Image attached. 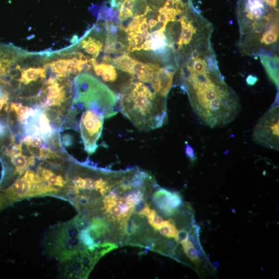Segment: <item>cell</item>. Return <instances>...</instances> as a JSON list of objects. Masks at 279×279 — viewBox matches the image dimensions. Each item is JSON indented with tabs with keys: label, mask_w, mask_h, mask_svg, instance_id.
Segmentation results:
<instances>
[{
	"label": "cell",
	"mask_w": 279,
	"mask_h": 279,
	"mask_svg": "<svg viewBox=\"0 0 279 279\" xmlns=\"http://www.w3.org/2000/svg\"><path fill=\"white\" fill-rule=\"evenodd\" d=\"M146 217L149 224L156 231H158L164 223V219L154 209L153 210L151 209L150 213Z\"/></svg>",
	"instance_id": "obj_21"
},
{
	"label": "cell",
	"mask_w": 279,
	"mask_h": 279,
	"mask_svg": "<svg viewBox=\"0 0 279 279\" xmlns=\"http://www.w3.org/2000/svg\"><path fill=\"white\" fill-rule=\"evenodd\" d=\"M200 228L198 226L194 225L188 235V239L192 243L199 255L200 259L206 258L205 253L201 245L199 239Z\"/></svg>",
	"instance_id": "obj_18"
},
{
	"label": "cell",
	"mask_w": 279,
	"mask_h": 279,
	"mask_svg": "<svg viewBox=\"0 0 279 279\" xmlns=\"http://www.w3.org/2000/svg\"><path fill=\"white\" fill-rule=\"evenodd\" d=\"M122 224L123 230L125 234L131 236L136 233L138 227L131 216L122 221Z\"/></svg>",
	"instance_id": "obj_23"
},
{
	"label": "cell",
	"mask_w": 279,
	"mask_h": 279,
	"mask_svg": "<svg viewBox=\"0 0 279 279\" xmlns=\"http://www.w3.org/2000/svg\"><path fill=\"white\" fill-rule=\"evenodd\" d=\"M5 92H3L2 89L0 88V99H1L4 96Z\"/></svg>",
	"instance_id": "obj_35"
},
{
	"label": "cell",
	"mask_w": 279,
	"mask_h": 279,
	"mask_svg": "<svg viewBox=\"0 0 279 279\" xmlns=\"http://www.w3.org/2000/svg\"><path fill=\"white\" fill-rule=\"evenodd\" d=\"M181 244L186 255L194 263L199 264L200 259L198 252H197L192 243L190 240H187L182 242Z\"/></svg>",
	"instance_id": "obj_19"
},
{
	"label": "cell",
	"mask_w": 279,
	"mask_h": 279,
	"mask_svg": "<svg viewBox=\"0 0 279 279\" xmlns=\"http://www.w3.org/2000/svg\"><path fill=\"white\" fill-rule=\"evenodd\" d=\"M119 111L139 131H153L167 121V99L146 84L133 81L119 97Z\"/></svg>",
	"instance_id": "obj_3"
},
{
	"label": "cell",
	"mask_w": 279,
	"mask_h": 279,
	"mask_svg": "<svg viewBox=\"0 0 279 279\" xmlns=\"http://www.w3.org/2000/svg\"><path fill=\"white\" fill-rule=\"evenodd\" d=\"M135 1L136 0H124L121 6L134 11Z\"/></svg>",
	"instance_id": "obj_29"
},
{
	"label": "cell",
	"mask_w": 279,
	"mask_h": 279,
	"mask_svg": "<svg viewBox=\"0 0 279 279\" xmlns=\"http://www.w3.org/2000/svg\"><path fill=\"white\" fill-rule=\"evenodd\" d=\"M141 36L145 40H147L149 39L150 37V33L148 32L147 30L143 31L141 34Z\"/></svg>",
	"instance_id": "obj_34"
},
{
	"label": "cell",
	"mask_w": 279,
	"mask_h": 279,
	"mask_svg": "<svg viewBox=\"0 0 279 279\" xmlns=\"http://www.w3.org/2000/svg\"><path fill=\"white\" fill-rule=\"evenodd\" d=\"M63 78L55 76L50 77L45 83L41 91L40 105L42 108L50 109L52 107H60L67 99V91Z\"/></svg>",
	"instance_id": "obj_5"
},
{
	"label": "cell",
	"mask_w": 279,
	"mask_h": 279,
	"mask_svg": "<svg viewBox=\"0 0 279 279\" xmlns=\"http://www.w3.org/2000/svg\"><path fill=\"white\" fill-rule=\"evenodd\" d=\"M279 97L261 119L253 133V139L260 144L279 149Z\"/></svg>",
	"instance_id": "obj_4"
},
{
	"label": "cell",
	"mask_w": 279,
	"mask_h": 279,
	"mask_svg": "<svg viewBox=\"0 0 279 279\" xmlns=\"http://www.w3.org/2000/svg\"><path fill=\"white\" fill-rule=\"evenodd\" d=\"M265 71L273 83L279 89V56H259Z\"/></svg>",
	"instance_id": "obj_12"
},
{
	"label": "cell",
	"mask_w": 279,
	"mask_h": 279,
	"mask_svg": "<svg viewBox=\"0 0 279 279\" xmlns=\"http://www.w3.org/2000/svg\"><path fill=\"white\" fill-rule=\"evenodd\" d=\"M213 265L214 266L215 269H217L218 267L219 266V264L218 262L217 261V262H214V263H213Z\"/></svg>",
	"instance_id": "obj_36"
},
{
	"label": "cell",
	"mask_w": 279,
	"mask_h": 279,
	"mask_svg": "<svg viewBox=\"0 0 279 279\" xmlns=\"http://www.w3.org/2000/svg\"><path fill=\"white\" fill-rule=\"evenodd\" d=\"M153 201L159 210L167 216L175 214L182 206L183 199L177 191L160 188L154 194Z\"/></svg>",
	"instance_id": "obj_7"
},
{
	"label": "cell",
	"mask_w": 279,
	"mask_h": 279,
	"mask_svg": "<svg viewBox=\"0 0 279 279\" xmlns=\"http://www.w3.org/2000/svg\"><path fill=\"white\" fill-rule=\"evenodd\" d=\"M101 77L104 82L114 83L118 78V74L113 66L106 63L105 71Z\"/></svg>",
	"instance_id": "obj_20"
},
{
	"label": "cell",
	"mask_w": 279,
	"mask_h": 279,
	"mask_svg": "<svg viewBox=\"0 0 279 279\" xmlns=\"http://www.w3.org/2000/svg\"><path fill=\"white\" fill-rule=\"evenodd\" d=\"M133 13L134 11L121 6L118 16L119 20L121 22L129 19L133 17Z\"/></svg>",
	"instance_id": "obj_25"
},
{
	"label": "cell",
	"mask_w": 279,
	"mask_h": 279,
	"mask_svg": "<svg viewBox=\"0 0 279 279\" xmlns=\"http://www.w3.org/2000/svg\"><path fill=\"white\" fill-rule=\"evenodd\" d=\"M10 110L15 112L20 124L25 121L33 112L34 110L28 106H23L21 103H11Z\"/></svg>",
	"instance_id": "obj_15"
},
{
	"label": "cell",
	"mask_w": 279,
	"mask_h": 279,
	"mask_svg": "<svg viewBox=\"0 0 279 279\" xmlns=\"http://www.w3.org/2000/svg\"><path fill=\"white\" fill-rule=\"evenodd\" d=\"M6 126L0 122V137H2L6 134Z\"/></svg>",
	"instance_id": "obj_32"
},
{
	"label": "cell",
	"mask_w": 279,
	"mask_h": 279,
	"mask_svg": "<svg viewBox=\"0 0 279 279\" xmlns=\"http://www.w3.org/2000/svg\"><path fill=\"white\" fill-rule=\"evenodd\" d=\"M126 46L122 42L116 40V36L107 34L106 44L104 52L107 53L123 52Z\"/></svg>",
	"instance_id": "obj_16"
},
{
	"label": "cell",
	"mask_w": 279,
	"mask_h": 279,
	"mask_svg": "<svg viewBox=\"0 0 279 279\" xmlns=\"http://www.w3.org/2000/svg\"><path fill=\"white\" fill-rule=\"evenodd\" d=\"M185 154L191 162H194L196 159L193 147L187 142L186 143Z\"/></svg>",
	"instance_id": "obj_26"
},
{
	"label": "cell",
	"mask_w": 279,
	"mask_h": 279,
	"mask_svg": "<svg viewBox=\"0 0 279 279\" xmlns=\"http://www.w3.org/2000/svg\"><path fill=\"white\" fill-rule=\"evenodd\" d=\"M148 25L146 18H143L140 24L137 33L141 34L143 31L148 29Z\"/></svg>",
	"instance_id": "obj_28"
},
{
	"label": "cell",
	"mask_w": 279,
	"mask_h": 279,
	"mask_svg": "<svg viewBox=\"0 0 279 279\" xmlns=\"http://www.w3.org/2000/svg\"><path fill=\"white\" fill-rule=\"evenodd\" d=\"M188 235L189 234L187 231L185 230L179 231L175 240L177 242L181 243L183 242L188 240Z\"/></svg>",
	"instance_id": "obj_27"
},
{
	"label": "cell",
	"mask_w": 279,
	"mask_h": 279,
	"mask_svg": "<svg viewBox=\"0 0 279 279\" xmlns=\"http://www.w3.org/2000/svg\"><path fill=\"white\" fill-rule=\"evenodd\" d=\"M135 61L130 56L124 54L115 58L113 62L115 66L121 71L131 75L132 67Z\"/></svg>",
	"instance_id": "obj_14"
},
{
	"label": "cell",
	"mask_w": 279,
	"mask_h": 279,
	"mask_svg": "<svg viewBox=\"0 0 279 279\" xmlns=\"http://www.w3.org/2000/svg\"><path fill=\"white\" fill-rule=\"evenodd\" d=\"M144 189H134V191L128 193L126 199L128 202L134 206L136 204L144 199V194L142 190Z\"/></svg>",
	"instance_id": "obj_22"
},
{
	"label": "cell",
	"mask_w": 279,
	"mask_h": 279,
	"mask_svg": "<svg viewBox=\"0 0 279 279\" xmlns=\"http://www.w3.org/2000/svg\"><path fill=\"white\" fill-rule=\"evenodd\" d=\"M46 64L41 67H30L23 68L18 65L16 68L20 72V77L18 79L20 83L23 85H28L36 81L44 80L46 75Z\"/></svg>",
	"instance_id": "obj_10"
},
{
	"label": "cell",
	"mask_w": 279,
	"mask_h": 279,
	"mask_svg": "<svg viewBox=\"0 0 279 279\" xmlns=\"http://www.w3.org/2000/svg\"><path fill=\"white\" fill-rule=\"evenodd\" d=\"M21 152L10 156L11 163L15 167L14 175L18 177L24 172L27 169L32 168L36 166V157L31 155L27 156Z\"/></svg>",
	"instance_id": "obj_11"
},
{
	"label": "cell",
	"mask_w": 279,
	"mask_h": 279,
	"mask_svg": "<svg viewBox=\"0 0 279 279\" xmlns=\"http://www.w3.org/2000/svg\"><path fill=\"white\" fill-rule=\"evenodd\" d=\"M124 1V0H110V5L112 8L119 9Z\"/></svg>",
	"instance_id": "obj_31"
},
{
	"label": "cell",
	"mask_w": 279,
	"mask_h": 279,
	"mask_svg": "<svg viewBox=\"0 0 279 279\" xmlns=\"http://www.w3.org/2000/svg\"><path fill=\"white\" fill-rule=\"evenodd\" d=\"M151 209L144 199L141 200L134 206V212L139 216H147Z\"/></svg>",
	"instance_id": "obj_24"
},
{
	"label": "cell",
	"mask_w": 279,
	"mask_h": 279,
	"mask_svg": "<svg viewBox=\"0 0 279 279\" xmlns=\"http://www.w3.org/2000/svg\"><path fill=\"white\" fill-rule=\"evenodd\" d=\"M81 47L92 58L95 59L102 51L103 44L99 40L89 37L81 42Z\"/></svg>",
	"instance_id": "obj_13"
},
{
	"label": "cell",
	"mask_w": 279,
	"mask_h": 279,
	"mask_svg": "<svg viewBox=\"0 0 279 279\" xmlns=\"http://www.w3.org/2000/svg\"><path fill=\"white\" fill-rule=\"evenodd\" d=\"M158 21L154 19H151L148 21V27L150 30L156 27L158 25Z\"/></svg>",
	"instance_id": "obj_33"
},
{
	"label": "cell",
	"mask_w": 279,
	"mask_h": 279,
	"mask_svg": "<svg viewBox=\"0 0 279 279\" xmlns=\"http://www.w3.org/2000/svg\"><path fill=\"white\" fill-rule=\"evenodd\" d=\"M24 55L10 46L0 45V77L6 75L10 68Z\"/></svg>",
	"instance_id": "obj_9"
},
{
	"label": "cell",
	"mask_w": 279,
	"mask_h": 279,
	"mask_svg": "<svg viewBox=\"0 0 279 279\" xmlns=\"http://www.w3.org/2000/svg\"><path fill=\"white\" fill-rule=\"evenodd\" d=\"M158 231L162 235L174 239L176 238L179 232L175 222L172 219L164 221V224L160 227Z\"/></svg>",
	"instance_id": "obj_17"
},
{
	"label": "cell",
	"mask_w": 279,
	"mask_h": 279,
	"mask_svg": "<svg viewBox=\"0 0 279 279\" xmlns=\"http://www.w3.org/2000/svg\"><path fill=\"white\" fill-rule=\"evenodd\" d=\"M279 0H238V48L243 55L279 56Z\"/></svg>",
	"instance_id": "obj_2"
},
{
	"label": "cell",
	"mask_w": 279,
	"mask_h": 279,
	"mask_svg": "<svg viewBox=\"0 0 279 279\" xmlns=\"http://www.w3.org/2000/svg\"><path fill=\"white\" fill-rule=\"evenodd\" d=\"M179 78L194 111L206 125L224 126L236 118L239 99L221 74L212 46L181 65Z\"/></svg>",
	"instance_id": "obj_1"
},
{
	"label": "cell",
	"mask_w": 279,
	"mask_h": 279,
	"mask_svg": "<svg viewBox=\"0 0 279 279\" xmlns=\"http://www.w3.org/2000/svg\"><path fill=\"white\" fill-rule=\"evenodd\" d=\"M103 197L102 209L112 220L122 222L134 212V206L127 202L126 197L109 195Z\"/></svg>",
	"instance_id": "obj_6"
},
{
	"label": "cell",
	"mask_w": 279,
	"mask_h": 279,
	"mask_svg": "<svg viewBox=\"0 0 279 279\" xmlns=\"http://www.w3.org/2000/svg\"><path fill=\"white\" fill-rule=\"evenodd\" d=\"M8 94L7 93H5L3 97L0 99V111H1L3 107L5 106L8 107L7 102L8 100Z\"/></svg>",
	"instance_id": "obj_30"
},
{
	"label": "cell",
	"mask_w": 279,
	"mask_h": 279,
	"mask_svg": "<svg viewBox=\"0 0 279 279\" xmlns=\"http://www.w3.org/2000/svg\"><path fill=\"white\" fill-rule=\"evenodd\" d=\"M161 67L158 64H144L135 61L132 67L131 75L140 82L150 87V84L158 74Z\"/></svg>",
	"instance_id": "obj_8"
}]
</instances>
